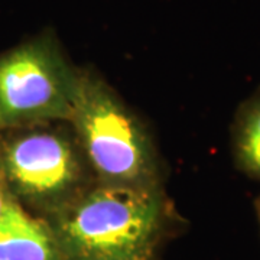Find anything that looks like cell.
I'll return each instance as SVG.
<instances>
[{
  "label": "cell",
  "instance_id": "cell-3",
  "mask_svg": "<svg viewBox=\"0 0 260 260\" xmlns=\"http://www.w3.org/2000/svg\"><path fill=\"white\" fill-rule=\"evenodd\" d=\"M0 177L15 201L44 220L95 182L68 121L0 132Z\"/></svg>",
  "mask_w": 260,
  "mask_h": 260
},
{
  "label": "cell",
  "instance_id": "cell-7",
  "mask_svg": "<svg viewBox=\"0 0 260 260\" xmlns=\"http://www.w3.org/2000/svg\"><path fill=\"white\" fill-rule=\"evenodd\" d=\"M10 198H12V197H10L9 192H8L6 186H5L3 181H2V177H0V218H2V215L5 213L6 207L9 204Z\"/></svg>",
  "mask_w": 260,
  "mask_h": 260
},
{
  "label": "cell",
  "instance_id": "cell-2",
  "mask_svg": "<svg viewBox=\"0 0 260 260\" xmlns=\"http://www.w3.org/2000/svg\"><path fill=\"white\" fill-rule=\"evenodd\" d=\"M73 127L95 182L162 188V165L148 127L94 70L81 68Z\"/></svg>",
  "mask_w": 260,
  "mask_h": 260
},
{
  "label": "cell",
  "instance_id": "cell-8",
  "mask_svg": "<svg viewBox=\"0 0 260 260\" xmlns=\"http://www.w3.org/2000/svg\"><path fill=\"white\" fill-rule=\"evenodd\" d=\"M254 208H256V214H257V220H259L260 224V195L256 198V201H254Z\"/></svg>",
  "mask_w": 260,
  "mask_h": 260
},
{
  "label": "cell",
  "instance_id": "cell-5",
  "mask_svg": "<svg viewBox=\"0 0 260 260\" xmlns=\"http://www.w3.org/2000/svg\"><path fill=\"white\" fill-rule=\"evenodd\" d=\"M0 260H65L47 220L10 198L0 218Z\"/></svg>",
  "mask_w": 260,
  "mask_h": 260
},
{
  "label": "cell",
  "instance_id": "cell-6",
  "mask_svg": "<svg viewBox=\"0 0 260 260\" xmlns=\"http://www.w3.org/2000/svg\"><path fill=\"white\" fill-rule=\"evenodd\" d=\"M236 167L260 181V87L239 106L232 124Z\"/></svg>",
  "mask_w": 260,
  "mask_h": 260
},
{
  "label": "cell",
  "instance_id": "cell-1",
  "mask_svg": "<svg viewBox=\"0 0 260 260\" xmlns=\"http://www.w3.org/2000/svg\"><path fill=\"white\" fill-rule=\"evenodd\" d=\"M168 213L162 188L94 182L47 221L65 260H153Z\"/></svg>",
  "mask_w": 260,
  "mask_h": 260
},
{
  "label": "cell",
  "instance_id": "cell-4",
  "mask_svg": "<svg viewBox=\"0 0 260 260\" xmlns=\"http://www.w3.org/2000/svg\"><path fill=\"white\" fill-rule=\"evenodd\" d=\"M80 71L52 30L0 52V132L70 121Z\"/></svg>",
  "mask_w": 260,
  "mask_h": 260
}]
</instances>
